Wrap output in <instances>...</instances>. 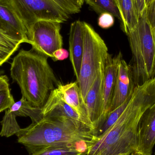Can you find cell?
I'll return each mask as SVG.
<instances>
[{"label":"cell","mask_w":155,"mask_h":155,"mask_svg":"<svg viewBox=\"0 0 155 155\" xmlns=\"http://www.w3.org/2000/svg\"><path fill=\"white\" fill-rule=\"evenodd\" d=\"M155 104V76L136 86L129 104L116 122L87 147L86 155H118L137 151V127L143 114Z\"/></svg>","instance_id":"cell-1"},{"label":"cell","mask_w":155,"mask_h":155,"mask_svg":"<svg viewBox=\"0 0 155 155\" xmlns=\"http://www.w3.org/2000/svg\"><path fill=\"white\" fill-rule=\"evenodd\" d=\"M48 57L32 47L21 49L13 59L10 75L20 87L22 97L32 106L42 108L50 94L60 84Z\"/></svg>","instance_id":"cell-2"},{"label":"cell","mask_w":155,"mask_h":155,"mask_svg":"<svg viewBox=\"0 0 155 155\" xmlns=\"http://www.w3.org/2000/svg\"><path fill=\"white\" fill-rule=\"evenodd\" d=\"M29 155L43 148L63 144L83 145L87 147L96 140L90 130L65 117H43L40 121L21 128L15 134Z\"/></svg>","instance_id":"cell-3"},{"label":"cell","mask_w":155,"mask_h":155,"mask_svg":"<svg viewBox=\"0 0 155 155\" xmlns=\"http://www.w3.org/2000/svg\"><path fill=\"white\" fill-rule=\"evenodd\" d=\"M127 35L133 56L130 66L135 84L142 85L155 76V42L146 10Z\"/></svg>","instance_id":"cell-4"},{"label":"cell","mask_w":155,"mask_h":155,"mask_svg":"<svg viewBox=\"0 0 155 155\" xmlns=\"http://www.w3.org/2000/svg\"><path fill=\"white\" fill-rule=\"evenodd\" d=\"M84 51L77 82L83 100L99 74L105 68L109 56L104 41L87 23L83 22Z\"/></svg>","instance_id":"cell-5"},{"label":"cell","mask_w":155,"mask_h":155,"mask_svg":"<svg viewBox=\"0 0 155 155\" xmlns=\"http://www.w3.org/2000/svg\"><path fill=\"white\" fill-rule=\"evenodd\" d=\"M29 32L39 20H50L62 23L70 15L54 0H11Z\"/></svg>","instance_id":"cell-6"},{"label":"cell","mask_w":155,"mask_h":155,"mask_svg":"<svg viewBox=\"0 0 155 155\" xmlns=\"http://www.w3.org/2000/svg\"><path fill=\"white\" fill-rule=\"evenodd\" d=\"M61 23L57 21L39 20L28 32V40L32 47L53 61L54 52L63 48Z\"/></svg>","instance_id":"cell-7"},{"label":"cell","mask_w":155,"mask_h":155,"mask_svg":"<svg viewBox=\"0 0 155 155\" xmlns=\"http://www.w3.org/2000/svg\"><path fill=\"white\" fill-rule=\"evenodd\" d=\"M5 111L4 116L1 122V137H10L20 131L21 128L16 121L17 117H29L32 123L38 122L43 117L42 108L32 106L23 97Z\"/></svg>","instance_id":"cell-8"},{"label":"cell","mask_w":155,"mask_h":155,"mask_svg":"<svg viewBox=\"0 0 155 155\" xmlns=\"http://www.w3.org/2000/svg\"><path fill=\"white\" fill-rule=\"evenodd\" d=\"M42 113L43 117H61L70 118L82 125L94 135V128L91 122L65 103L61 98L56 88L50 94L47 102L42 108Z\"/></svg>","instance_id":"cell-9"},{"label":"cell","mask_w":155,"mask_h":155,"mask_svg":"<svg viewBox=\"0 0 155 155\" xmlns=\"http://www.w3.org/2000/svg\"><path fill=\"white\" fill-rule=\"evenodd\" d=\"M105 69L97 77L88 91L85 100L87 116L95 129L94 135L100 125L104 111V86Z\"/></svg>","instance_id":"cell-10"},{"label":"cell","mask_w":155,"mask_h":155,"mask_svg":"<svg viewBox=\"0 0 155 155\" xmlns=\"http://www.w3.org/2000/svg\"><path fill=\"white\" fill-rule=\"evenodd\" d=\"M0 25L15 38L30 44L27 28L11 0H0Z\"/></svg>","instance_id":"cell-11"},{"label":"cell","mask_w":155,"mask_h":155,"mask_svg":"<svg viewBox=\"0 0 155 155\" xmlns=\"http://www.w3.org/2000/svg\"><path fill=\"white\" fill-rule=\"evenodd\" d=\"M137 137V152L141 155H152L155 144V104L140 118Z\"/></svg>","instance_id":"cell-12"},{"label":"cell","mask_w":155,"mask_h":155,"mask_svg":"<svg viewBox=\"0 0 155 155\" xmlns=\"http://www.w3.org/2000/svg\"><path fill=\"white\" fill-rule=\"evenodd\" d=\"M135 87L131 67L122 59L118 67L114 94L109 113L132 96Z\"/></svg>","instance_id":"cell-13"},{"label":"cell","mask_w":155,"mask_h":155,"mask_svg":"<svg viewBox=\"0 0 155 155\" xmlns=\"http://www.w3.org/2000/svg\"><path fill=\"white\" fill-rule=\"evenodd\" d=\"M122 59L123 56L121 52H119L114 58L109 54L107 58L104 71V111L101 123L98 128L104 123L109 113L114 94L118 67L120 61Z\"/></svg>","instance_id":"cell-14"},{"label":"cell","mask_w":155,"mask_h":155,"mask_svg":"<svg viewBox=\"0 0 155 155\" xmlns=\"http://www.w3.org/2000/svg\"><path fill=\"white\" fill-rule=\"evenodd\" d=\"M69 42L70 61L78 81L84 51L83 22L78 20L71 24Z\"/></svg>","instance_id":"cell-15"},{"label":"cell","mask_w":155,"mask_h":155,"mask_svg":"<svg viewBox=\"0 0 155 155\" xmlns=\"http://www.w3.org/2000/svg\"><path fill=\"white\" fill-rule=\"evenodd\" d=\"M56 88L61 98L65 103L90 121L87 116L85 104L83 100L77 81L65 84L60 83Z\"/></svg>","instance_id":"cell-16"},{"label":"cell","mask_w":155,"mask_h":155,"mask_svg":"<svg viewBox=\"0 0 155 155\" xmlns=\"http://www.w3.org/2000/svg\"><path fill=\"white\" fill-rule=\"evenodd\" d=\"M121 17V28L127 35L134 30L139 20L134 0H114Z\"/></svg>","instance_id":"cell-17"},{"label":"cell","mask_w":155,"mask_h":155,"mask_svg":"<svg viewBox=\"0 0 155 155\" xmlns=\"http://www.w3.org/2000/svg\"><path fill=\"white\" fill-rule=\"evenodd\" d=\"M23 42L15 38L0 25V66L8 61Z\"/></svg>","instance_id":"cell-18"},{"label":"cell","mask_w":155,"mask_h":155,"mask_svg":"<svg viewBox=\"0 0 155 155\" xmlns=\"http://www.w3.org/2000/svg\"><path fill=\"white\" fill-rule=\"evenodd\" d=\"M81 145L63 144L48 147L29 155H86Z\"/></svg>","instance_id":"cell-19"},{"label":"cell","mask_w":155,"mask_h":155,"mask_svg":"<svg viewBox=\"0 0 155 155\" xmlns=\"http://www.w3.org/2000/svg\"><path fill=\"white\" fill-rule=\"evenodd\" d=\"M95 11L99 14L107 12L121 21V15L114 0H84Z\"/></svg>","instance_id":"cell-20"},{"label":"cell","mask_w":155,"mask_h":155,"mask_svg":"<svg viewBox=\"0 0 155 155\" xmlns=\"http://www.w3.org/2000/svg\"><path fill=\"white\" fill-rule=\"evenodd\" d=\"M132 97V96L129 97L124 104H122L120 106L109 113L104 123L97 131L95 134V137L96 138L103 134L108 128H110L116 122L117 120L119 118L120 116L122 115L125 109L126 108L131 100Z\"/></svg>","instance_id":"cell-21"},{"label":"cell","mask_w":155,"mask_h":155,"mask_svg":"<svg viewBox=\"0 0 155 155\" xmlns=\"http://www.w3.org/2000/svg\"><path fill=\"white\" fill-rule=\"evenodd\" d=\"M15 103L10 87L0 90V113L9 108Z\"/></svg>","instance_id":"cell-22"},{"label":"cell","mask_w":155,"mask_h":155,"mask_svg":"<svg viewBox=\"0 0 155 155\" xmlns=\"http://www.w3.org/2000/svg\"><path fill=\"white\" fill-rule=\"evenodd\" d=\"M67 14L70 15L75 14L79 13L80 8L71 0H54Z\"/></svg>","instance_id":"cell-23"},{"label":"cell","mask_w":155,"mask_h":155,"mask_svg":"<svg viewBox=\"0 0 155 155\" xmlns=\"http://www.w3.org/2000/svg\"><path fill=\"white\" fill-rule=\"evenodd\" d=\"M146 14L147 21L153 32L155 42V0H154L147 7Z\"/></svg>","instance_id":"cell-24"},{"label":"cell","mask_w":155,"mask_h":155,"mask_svg":"<svg viewBox=\"0 0 155 155\" xmlns=\"http://www.w3.org/2000/svg\"><path fill=\"white\" fill-rule=\"evenodd\" d=\"M98 25L103 29H108L114 23V16L109 13L105 12L100 14L98 19Z\"/></svg>","instance_id":"cell-25"},{"label":"cell","mask_w":155,"mask_h":155,"mask_svg":"<svg viewBox=\"0 0 155 155\" xmlns=\"http://www.w3.org/2000/svg\"><path fill=\"white\" fill-rule=\"evenodd\" d=\"M138 18L142 16L146 9L145 0H134Z\"/></svg>","instance_id":"cell-26"},{"label":"cell","mask_w":155,"mask_h":155,"mask_svg":"<svg viewBox=\"0 0 155 155\" xmlns=\"http://www.w3.org/2000/svg\"><path fill=\"white\" fill-rule=\"evenodd\" d=\"M69 56V52L65 49L61 48L54 52V61H63L67 59Z\"/></svg>","instance_id":"cell-27"},{"label":"cell","mask_w":155,"mask_h":155,"mask_svg":"<svg viewBox=\"0 0 155 155\" xmlns=\"http://www.w3.org/2000/svg\"><path fill=\"white\" fill-rule=\"evenodd\" d=\"M9 87V79L5 75H0V90H4Z\"/></svg>","instance_id":"cell-28"},{"label":"cell","mask_w":155,"mask_h":155,"mask_svg":"<svg viewBox=\"0 0 155 155\" xmlns=\"http://www.w3.org/2000/svg\"><path fill=\"white\" fill-rule=\"evenodd\" d=\"M77 6L81 9L84 3V0H71Z\"/></svg>","instance_id":"cell-29"},{"label":"cell","mask_w":155,"mask_h":155,"mask_svg":"<svg viewBox=\"0 0 155 155\" xmlns=\"http://www.w3.org/2000/svg\"><path fill=\"white\" fill-rule=\"evenodd\" d=\"M153 1L154 0H145L146 5L147 7L149 5H150Z\"/></svg>","instance_id":"cell-30"},{"label":"cell","mask_w":155,"mask_h":155,"mask_svg":"<svg viewBox=\"0 0 155 155\" xmlns=\"http://www.w3.org/2000/svg\"><path fill=\"white\" fill-rule=\"evenodd\" d=\"M131 155H141L140 154V153H139L138 152H137V151H136V152H134V153H131Z\"/></svg>","instance_id":"cell-31"},{"label":"cell","mask_w":155,"mask_h":155,"mask_svg":"<svg viewBox=\"0 0 155 155\" xmlns=\"http://www.w3.org/2000/svg\"><path fill=\"white\" fill-rule=\"evenodd\" d=\"M131 153H127L121 154L118 155H131Z\"/></svg>","instance_id":"cell-32"},{"label":"cell","mask_w":155,"mask_h":155,"mask_svg":"<svg viewBox=\"0 0 155 155\" xmlns=\"http://www.w3.org/2000/svg\"></svg>","instance_id":"cell-33"}]
</instances>
